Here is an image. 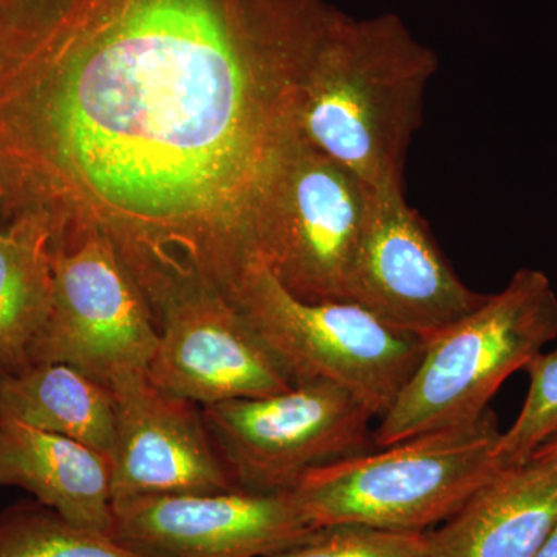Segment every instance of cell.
Instances as JSON below:
<instances>
[{
	"label": "cell",
	"instance_id": "1",
	"mask_svg": "<svg viewBox=\"0 0 557 557\" xmlns=\"http://www.w3.org/2000/svg\"><path fill=\"white\" fill-rule=\"evenodd\" d=\"M327 0H38L0 20L9 219L95 231L150 313L230 298L299 137Z\"/></svg>",
	"mask_w": 557,
	"mask_h": 557
},
{
	"label": "cell",
	"instance_id": "2",
	"mask_svg": "<svg viewBox=\"0 0 557 557\" xmlns=\"http://www.w3.org/2000/svg\"><path fill=\"white\" fill-rule=\"evenodd\" d=\"M437 69V53L397 13L339 10L304 81L300 137L373 193H403L406 153Z\"/></svg>",
	"mask_w": 557,
	"mask_h": 557
},
{
	"label": "cell",
	"instance_id": "3",
	"mask_svg": "<svg viewBox=\"0 0 557 557\" xmlns=\"http://www.w3.org/2000/svg\"><path fill=\"white\" fill-rule=\"evenodd\" d=\"M496 413L434 429L314 469L293 490L317 528L364 525L426 533L467 504L497 471Z\"/></svg>",
	"mask_w": 557,
	"mask_h": 557
},
{
	"label": "cell",
	"instance_id": "4",
	"mask_svg": "<svg viewBox=\"0 0 557 557\" xmlns=\"http://www.w3.org/2000/svg\"><path fill=\"white\" fill-rule=\"evenodd\" d=\"M557 339L547 274L516 271L507 287L426 343L420 364L373 429L375 448L482 416L518 370Z\"/></svg>",
	"mask_w": 557,
	"mask_h": 557
},
{
	"label": "cell",
	"instance_id": "5",
	"mask_svg": "<svg viewBox=\"0 0 557 557\" xmlns=\"http://www.w3.org/2000/svg\"><path fill=\"white\" fill-rule=\"evenodd\" d=\"M293 383L330 381L380 418L394 405L426 343L351 302L295 298L263 263L231 295Z\"/></svg>",
	"mask_w": 557,
	"mask_h": 557
},
{
	"label": "cell",
	"instance_id": "6",
	"mask_svg": "<svg viewBox=\"0 0 557 557\" xmlns=\"http://www.w3.org/2000/svg\"><path fill=\"white\" fill-rule=\"evenodd\" d=\"M231 478L252 493L293 491L314 469L372 453V410L330 381L205 406Z\"/></svg>",
	"mask_w": 557,
	"mask_h": 557
},
{
	"label": "cell",
	"instance_id": "7",
	"mask_svg": "<svg viewBox=\"0 0 557 557\" xmlns=\"http://www.w3.org/2000/svg\"><path fill=\"white\" fill-rule=\"evenodd\" d=\"M372 205L362 180L299 134L267 201L260 260L295 298L346 302Z\"/></svg>",
	"mask_w": 557,
	"mask_h": 557
},
{
	"label": "cell",
	"instance_id": "8",
	"mask_svg": "<svg viewBox=\"0 0 557 557\" xmlns=\"http://www.w3.org/2000/svg\"><path fill=\"white\" fill-rule=\"evenodd\" d=\"M53 274L30 364H67L108 387L148 372L159 330L115 247L95 231L53 242Z\"/></svg>",
	"mask_w": 557,
	"mask_h": 557
},
{
	"label": "cell",
	"instance_id": "9",
	"mask_svg": "<svg viewBox=\"0 0 557 557\" xmlns=\"http://www.w3.org/2000/svg\"><path fill=\"white\" fill-rule=\"evenodd\" d=\"M486 296L458 278L405 194L373 193L346 302L429 343L478 309Z\"/></svg>",
	"mask_w": 557,
	"mask_h": 557
},
{
	"label": "cell",
	"instance_id": "10",
	"mask_svg": "<svg viewBox=\"0 0 557 557\" xmlns=\"http://www.w3.org/2000/svg\"><path fill=\"white\" fill-rule=\"evenodd\" d=\"M113 537L152 557H270L319 528L293 491L156 494L113 504Z\"/></svg>",
	"mask_w": 557,
	"mask_h": 557
},
{
	"label": "cell",
	"instance_id": "11",
	"mask_svg": "<svg viewBox=\"0 0 557 557\" xmlns=\"http://www.w3.org/2000/svg\"><path fill=\"white\" fill-rule=\"evenodd\" d=\"M159 341L148 376L196 405L277 394L295 386L239 307L212 292L190 293L156 321Z\"/></svg>",
	"mask_w": 557,
	"mask_h": 557
},
{
	"label": "cell",
	"instance_id": "12",
	"mask_svg": "<svg viewBox=\"0 0 557 557\" xmlns=\"http://www.w3.org/2000/svg\"><path fill=\"white\" fill-rule=\"evenodd\" d=\"M113 504L156 494L239 490L209 434L201 406L175 397L148 372L116 381Z\"/></svg>",
	"mask_w": 557,
	"mask_h": 557
},
{
	"label": "cell",
	"instance_id": "13",
	"mask_svg": "<svg viewBox=\"0 0 557 557\" xmlns=\"http://www.w3.org/2000/svg\"><path fill=\"white\" fill-rule=\"evenodd\" d=\"M557 527V468H498L453 518L424 533L426 557H534Z\"/></svg>",
	"mask_w": 557,
	"mask_h": 557
},
{
	"label": "cell",
	"instance_id": "14",
	"mask_svg": "<svg viewBox=\"0 0 557 557\" xmlns=\"http://www.w3.org/2000/svg\"><path fill=\"white\" fill-rule=\"evenodd\" d=\"M0 486L21 487L73 525L113 537L112 465L76 440L0 417Z\"/></svg>",
	"mask_w": 557,
	"mask_h": 557
},
{
	"label": "cell",
	"instance_id": "15",
	"mask_svg": "<svg viewBox=\"0 0 557 557\" xmlns=\"http://www.w3.org/2000/svg\"><path fill=\"white\" fill-rule=\"evenodd\" d=\"M0 417L76 440L112 458L116 401L112 388L67 364H30L0 375Z\"/></svg>",
	"mask_w": 557,
	"mask_h": 557
},
{
	"label": "cell",
	"instance_id": "16",
	"mask_svg": "<svg viewBox=\"0 0 557 557\" xmlns=\"http://www.w3.org/2000/svg\"><path fill=\"white\" fill-rule=\"evenodd\" d=\"M53 230L21 214L0 230V375L30 366V350L53 304Z\"/></svg>",
	"mask_w": 557,
	"mask_h": 557
},
{
	"label": "cell",
	"instance_id": "17",
	"mask_svg": "<svg viewBox=\"0 0 557 557\" xmlns=\"http://www.w3.org/2000/svg\"><path fill=\"white\" fill-rule=\"evenodd\" d=\"M0 557H152L61 518L44 505L22 504L0 516Z\"/></svg>",
	"mask_w": 557,
	"mask_h": 557
},
{
	"label": "cell",
	"instance_id": "18",
	"mask_svg": "<svg viewBox=\"0 0 557 557\" xmlns=\"http://www.w3.org/2000/svg\"><path fill=\"white\" fill-rule=\"evenodd\" d=\"M523 370L530 376V388L515 423L498 438L497 468L522 467L557 435V348L542 351Z\"/></svg>",
	"mask_w": 557,
	"mask_h": 557
},
{
	"label": "cell",
	"instance_id": "19",
	"mask_svg": "<svg viewBox=\"0 0 557 557\" xmlns=\"http://www.w3.org/2000/svg\"><path fill=\"white\" fill-rule=\"evenodd\" d=\"M270 557H426V542L424 533L333 525L319 528L302 544Z\"/></svg>",
	"mask_w": 557,
	"mask_h": 557
},
{
	"label": "cell",
	"instance_id": "20",
	"mask_svg": "<svg viewBox=\"0 0 557 557\" xmlns=\"http://www.w3.org/2000/svg\"><path fill=\"white\" fill-rule=\"evenodd\" d=\"M531 460L537 461V463L541 465H547V467L557 468V435L548 440L545 445H542L541 448L533 454Z\"/></svg>",
	"mask_w": 557,
	"mask_h": 557
},
{
	"label": "cell",
	"instance_id": "21",
	"mask_svg": "<svg viewBox=\"0 0 557 557\" xmlns=\"http://www.w3.org/2000/svg\"><path fill=\"white\" fill-rule=\"evenodd\" d=\"M38 2V0H0V20L9 17L11 14L17 13V11L27 9L32 3Z\"/></svg>",
	"mask_w": 557,
	"mask_h": 557
},
{
	"label": "cell",
	"instance_id": "22",
	"mask_svg": "<svg viewBox=\"0 0 557 557\" xmlns=\"http://www.w3.org/2000/svg\"><path fill=\"white\" fill-rule=\"evenodd\" d=\"M534 557H557V527L545 539L544 544L541 545Z\"/></svg>",
	"mask_w": 557,
	"mask_h": 557
},
{
	"label": "cell",
	"instance_id": "23",
	"mask_svg": "<svg viewBox=\"0 0 557 557\" xmlns=\"http://www.w3.org/2000/svg\"><path fill=\"white\" fill-rule=\"evenodd\" d=\"M5 196H7L5 185H3L2 175H0V209H2L3 203H5Z\"/></svg>",
	"mask_w": 557,
	"mask_h": 557
}]
</instances>
